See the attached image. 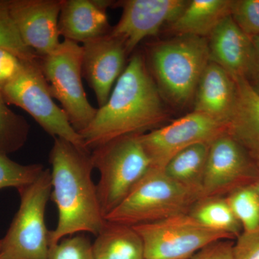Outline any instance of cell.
<instances>
[{
    "mask_svg": "<svg viewBox=\"0 0 259 259\" xmlns=\"http://www.w3.org/2000/svg\"><path fill=\"white\" fill-rule=\"evenodd\" d=\"M253 187H254L255 190H256L257 193H258L259 196V176L257 180L255 181V182L253 185Z\"/></svg>",
    "mask_w": 259,
    "mask_h": 259,
    "instance_id": "obj_33",
    "label": "cell"
},
{
    "mask_svg": "<svg viewBox=\"0 0 259 259\" xmlns=\"http://www.w3.org/2000/svg\"><path fill=\"white\" fill-rule=\"evenodd\" d=\"M25 61L11 51L0 48V92L20 73Z\"/></svg>",
    "mask_w": 259,
    "mask_h": 259,
    "instance_id": "obj_30",
    "label": "cell"
},
{
    "mask_svg": "<svg viewBox=\"0 0 259 259\" xmlns=\"http://www.w3.org/2000/svg\"><path fill=\"white\" fill-rule=\"evenodd\" d=\"M236 83L231 74L209 61L194 95V111L228 125L236 100Z\"/></svg>",
    "mask_w": 259,
    "mask_h": 259,
    "instance_id": "obj_17",
    "label": "cell"
},
{
    "mask_svg": "<svg viewBox=\"0 0 259 259\" xmlns=\"http://www.w3.org/2000/svg\"><path fill=\"white\" fill-rule=\"evenodd\" d=\"M186 0H125L119 2L122 16L110 34L123 42L131 55L145 38L157 35L163 25L173 23L185 9Z\"/></svg>",
    "mask_w": 259,
    "mask_h": 259,
    "instance_id": "obj_12",
    "label": "cell"
},
{
    "mask_svg": "<svg viewBox=\"0 0 259 259\" xmlns=\"http://www.w3.org/2000/svg\"><path fill=\"white\" fill-rule=\"evenodd\" d=\"M30 125L0 97V151L8 155L21 149L28 141Z\"/></svg>",
    "mask_w": 259,
    "mask_h": 259,
    "instance_id": "obj_23",
    "label": "cell"
},
{
    "mask_svg": "<svg viewBox=\"0 0 259 259\" xmlns=\"http://www.w3.org/2000/svg\"><path fill=\"white\" fill-rule=\"evenodd\" d=\"M0 243H1V241H0Z\"/></svg>",
    "mask_w": 259,
    "mask_h": 259,
    "instance_id": "obj_35",
    "label": "cell"
},
{
    "mask_svg": "<svg viewBox=\"0 0 259 259\" xmlns=\"http://www.w3.org/2000/svg\"><path fill=\"white\" fill-rule=\"evenodd\" d=\"M133 228L142 240L145 259H190L214 242L235 240L226 233L204 226L190 214Z\"/></svg>",
    "mask_w": 259,
    "mask_h": 259,
    "instance_id": "obj_9",
    "label": "cell"
},
{
    "mask_svg": "<svg viewBox=\"0 0 259 259\" xmlns=\"http://www.w3.org/2000/svg\"><path fill=\"white\" fill-rule=\"evenodd\" d=\"M161 95L144 56L133 54L103 106L80 133L88 149L112 140L158 128L166 119Z\"/></svg>",
    "mask_w": 259,
    "mask_h": 259,
    "instance_id": "obj_1",
    "label": "cell"
},
{
    "mask_svg": "<svg viewBox=\"0 0 259 259\" xmlns=\"http://www.w3.org/2000/svg\"><path fill=\"white\" fill-rule=\"evenodd\" d=\"M192 217L206 227L223 232L237 239L243 232L241 224L226 197H207L197 201L190 212Z\"/></svg>",
    "mask_w": 259,
    "mask_h": 259,
    "instance_id": "obj_22",
    "label": "cell"
},
{
    "mask_svg": "<svg viewBox=\"0 0 259 259\" xmlns=\"http://www.w3.org/2000/svg\"><path fill=\"white\" fill-rule=\"evenodd\" d=\"M234 241L222 240L211 243L192 255L190 259H231Z\"/></svg>",
    "mask_w": 259,
    "mask_h": 259,
    "instance_id": "obj_31",
    "label": "cell"
},
{
    "mask_svg": "<svg viewBox=\"0 0 259 259\" xmlns=\"http://www.w3.org/2000/svg\"><path fill=\"white\" fill-rule=\"evenodd\" d=\"M150 61L151 73L161 97L185 106L194 98L199 79L210 61L208 40L178 35L153 47Z\"/></svg>",
    "mask_w": 259,
    "mask_h": 259,
    "instance_id": "obj_3",
    "label": "cell"
},
{
    "mask_svg": "<svg viewBox=\"0 0 259 259\" xmlns=\"http://www.w3.org/2000/svg\"><path fill=\"white\" fill-rule=\"evenodd\" d=\"M47 259H94L93 243L83 235L66 237L50 245Z\"/></svg>",
    "mask_w": 259,
    "mask_h": 259,
    "instance_id": "obj_27",
    "label": "cell"
},
{
    "mask_svg": "<svg viewBox=\"0 0 259 259\" xmlns=\"http://www.w3.org/2000/svg\"><path fill=\"white\" fill-rule=\"evenodd\" d=\"M259 165L234 138L226 133L209 145L202 185V199L226 197L238 189L253 185Z\"/></svg>",
    "mask_w": 259,
    "mask_h": 259,
    "instance_id": "obj_10",
    "label": "cell"
},
{
    "mask_svg": "<svg viewBox=\"0 0 259 259\" xmlns=\"http://www.w3.org/2000/svg\"><path fill=\"white\" fill-rule=\"evenodd\" d=\"M231 259H259V227L253 231L242 232L233 245Z\"/></svg>",
    "mask_w": 259,
    "mask_h": 259,
    "instance_id": "obj_29",
    "label": "cell"
},
{
    "mask_svg": "<svg viewBox=\"0 0 259 259\" xmlns=\"http://www.w3.org/2000/svg\"><path fill=\"white\" fill-rule=\"evenodd\" d=\"M231 15L236 25L250 38L259 35V0L233 1Z\"/></svg>",
    "mask_w": 259,
    "mask_h": 259,
    "instance_id": "obj_28",
    "label": "cell"
},
{
    "mask_svg": "<svg viewBox=\"0 0 259 259\" xmlns=\"http://www.w3.org/2000/svg\"><path fill=\"white\" fill-rule=\"evenodd\" d=\"M234 79L236 100L228 133L259 165V93L246 80Z\"/></svg>",
    "mask_w": 259,
    "mask_h": 259,
    "instance_id": "obj_18",
    "label": "cell"
},
{
    "mask_svg": "<svg viewBox=\"0 0 259 259\" xmlns=\"http://www.w3.org/2000/svg\"><path fill=\"white\" fill-rule=\"evenodd\" d=\"M94 259H145L142 240L133 227L107 221L93 243Z\"/></svg>",
    "mask_w": 259,
    "mask_h": 259,
    "instance_id": "obj_20",
    "label": "cell"
},
{
    "mask_svg": "<svg viewBox=\"0 0 259 259\" xmlns=\"http://www.w3.org/2000/svg\"><path fill=\"white\" fill-rule=\"evenodd\" d=\"M202 199L197 191L169 178L163 169L151 167L121 203L105 217L108 222L130 227L189 214Z\"/></svg>",
    "mask_w": 259,
    "mask_h": 259,
    "instance_id": "obj_4",
    "label": "cell"
},
{
    "mask_svg": "<svg viewBox=\"0 0 259 259\" xmlns=\"http://www.w3.org/2000/svg\"><path fill=\"white\" fill-rule=\"evenodd\" d=\"M51 198L59 212L57 226L50 231V245L81 233L97 236L106 224L94 183L91 151L55 138L49 154Z\"/></svg>",
    "mask_w": 259,
    "mask_h": 259,
    "instance_id": "obj_2",
    "label": "cell"
},
{
    "mask_svg": "<svg viewBox=\"0 0 259 259\" xmlns=\"http://www.w3.org/2000/svg\"><path fill=\"white\" fill-rule=\"evenodd\" d=\"M233 1L230 0H192L171 24L170 31L177 35L209 37L213 30L231 15Z\"/></svg>",
    "mask_w": 259,
    "mask_h": 259,
    "instance_id": "obj_19",
    "label": "cell"
},
{
    "mask_svg": "<svg viewBox=\"0 0 259 259\" xmlns=\"http://www.w3.org/2000/svg\"><path fill=\"white\" fill-rule=\"evenodd\" d=\"M44 169L40 163L20 164L0 151V190L13 187L18 190L31 185L39 178Z\"/></svg>",
    "mask_w": 259,
    "mask_h": 259,
    "instance_id": "obj_25",
    "label": "cell"
},
{
    "mask_svg": "<svg viewBox=\"0 0 259 259\" xmlns=\"http://www.w3.org/2000/svg\"><path fill=\"white\" fill-rule=\"evenodd\" d=\"M0 259H3V258H0Z\"/></svg>",
    "mask_w": 259,
    "mask_h": 259,
    "instance_id": "obj_34",
    "label": "cell"
},
{
    "mask_svg": "<svg viewBox=\"0 0 259 259\" xmlns=\"http://www.w3.org/2000/svg\"><path fill=\"white\" fill-rule=\"evenodd\" d=\"M230 207L241 224L243 232L259 227V196L253 185L238 189L226 197Z\"/></svg>",
    "mask_w": 259,
    "mask_h": 259,
    "instance_id": "obj_24",
    "label": "cell"
},
{
    "mask_svg": "<svg viewBox=\"0 0 259 259\" xmlns=\"http://www.w3.org/2000/svg\"><path fill=\"white\" fill-rule=\"evenodd\" d=\"M61 5L62 0H9L10 15L22 40L39 57L60 44Z\"/></svg>",
    "mask_w": 259,
    "mask_h": 259,
    "instance_id": "obj_14",
    "label": "cell"
},
{
    "mask_svg": "<svg viewBox=\"0 0 259 259\" xmlns=\"http://www.w3.org/2000/svg\"><path fill=\"white\" fill-rule=\"evenodd\" d=\"M209 60L231 74L246 80L259 93V57L252 39L242 31L231 15L209 36Z\"/></svg>",
    "mask_w": 259,
    "mask_h": 259,
    "instance_id": "obj_13",
    "label": "cell"
},
{
    "mask_svg": "<svg viewBox=\"0 0 259 259\" xmlns=\"http://www.w3.org/2000/svg\"><path fill=\"white\" fill-rule=\"evenodd\" d=\"M228 133V126L212 117L192 112L140 136L151 167L163 169L175 155L185 148L197 144H210Z\"/></svg>",
    "mask_w": 259,
    "mask_h": 259,
    "instance_id": "obj_11",
    "label": "cell"
},
{
    "mask_svg": "<svg viewBox=\"0 0 259 259\" xmlns=\"http://www.w3.org/2000/svg\"><path fill=\"white\" fill-rule=\"evenodd\" d=\"M252 39V41L253 42V45L255 48V50L257 51V54H258V56L259 57V35L258 36L253 37Z\"/></svg>",
    "mask_w": 259,
    "mask_h": 259,
    "instance_id": "obj_32",
    "label": "cell"
},
{
    "mask_svg": "<svg viewBox=\"0 0 259 259\" xmlns=\"http://www.w3.org/2000/svg\"><path fill=\"white\" fill-rule=\"evenodd\" d=\"M81 47L83 77L95 93L99 107H101L125 71L128 54L123 42L110 32L89 40Z\"/></svg>",
    "mask_w": 259,
    "mask_h": 259,
    "instance_id": "obj_15",
    "label": "cell"
},
{
    "mask_svg": "<svg viewBox=\"0 0 259 259\" xmlns=\"http://www.w3.org/2000/svg\"><path fill=\"white\" fill-rule=\"evenodd\" d=\"M141 135L117 138L91 151L94 168L100 174L97 191L105 218L151 168V160L141 143Z\"/></svg>",
    "mask_w": 259,
    "mask_h": 259,
    "instance_id": "obj_5",
    "label": "cell"
},
{
    "mask_svg": "<svg viewBox=\"0 0 259 259\" xmlns=\"http://www.w3.org/2000/svg\"><path fill=\"white\" fill-rule=\"evenodd\" d=\"M209 145L197 144L185 148L167 163L163 171L177 183L197 191L202 195Z\"/></svg>",
    "mask_w": 259,
    "mask_h": 259,
    "instance_id": "obj_21",
    "label": "cell"
},
{
    "mask_svg": "<svg viewBox=\"0 0 259 259\" xmlns=\"http://www.w3.org/2000/svg\"><path fill=\"white\" fill-rule=\"evenodd\" d=\"M51 190L49 168L31 185L18 190L20 207L6 235L0 239V258L47 259L50 231L47 229L45 214Z\"/></svg>",
    "mask_w": 259,
    "mask_h": 259,
    "instance_id": "obj_6",
    "label": "cell"
},
{
    "mask_svg": "<svg viewBox=\"0 0 259 259\" xmlns=\"http://www.w3.org/2000/svg\"><path fill=\"white\" fill-rule=\"evenodd\" d=\"M0 97L8 105H15L28 112L54 139L60 138L77 147L88 149L63 109L54 101L39 59L25 61L20 73L0 92Z\"/></svg>",
    "mask_w": 259,
    "mask_h": 259,
    "instance_id": "obj_8",
    "label": "cell"
},
{
    "mask_svg": "<svg viewBox=\"0 0 259 259\" xmlns=\"http://www.w3.org/2000/svg\"><path fill=\"white\" fill-rule=\"evenodd\" d=\"M82 57V47L65 39L53 52L39 57L53 98L60 102L70 123L79 134L91 123L98 109L89 102L83 89Z\"/></svg>",
    "mask_w": 259,
    "mask_h": 259,
    "instance_id": "obj_7",
    "label": "cell"
},
{
    "mask_svg": "<svg viewBox=\"0 0 259 259\" xmlns=\"http://www.w3.org/2000/svg\"><path fill=\"white\" fill-rule=\"evenodd\" d=\"M110 0H62L59 20L60 35L65 40L84 42L111 31L107 9Z\"/></svg>",
    "mask_w": 259,
    "mask_h": 259,
    "instance_id": "obj_16",
    "label": "cell"
},
{
    "mask_svg": "<svg viewBox=\"0 0 259 259\" xmlns=\"http://www.w3.org/2000/svg\"><path fill=\"white\" fill-rule=\"evenodd\" d=\"M0 48L13 52L23 61L38 60L39 56L22 40L10 15L9 0H0Z\"/></svg>",
    "mask_w": 259,
    "mask_h": 259,
    "instance_id": "obj_26",
    "label": "cell"
}]
</instances>
